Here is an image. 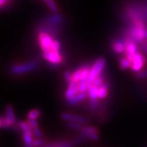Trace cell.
<instances>
[{
  "label": "cell",
  "instance_id": "obj_1",
  "mask_svg": "<svg viewBox=\"0 0 147 147\" xmlns=\"http://www.w3.org/2000/svg\"><path fill=\"white\" fill-rule=\"evenodd\" d=\"M40 65L39 59H34L32 61L26 62V63H17L13 65L10 69L11 74L18 76V75L26 74L32 71L36 70Z\"/></svg>",
  "mask_w": 147,
  "mask_h": 147
},
{
  "label": "cell",
  "instance_id": "obj_2",
  "mask_svg": "<svg viewBox=\"0 0 147 147\" xmlns=\"http://www.w3.org/2000/svg\"><path fill=\"white\" fill-rule=\"evenodd\" d=\"M106 65L107 60L104 57L98 58L94 62L93 64L91 67L90 76H89V78H88V82L90 84H92V83L97 78V77H98L101 73H103Z\"/></svg>",
  "mask_w": 147,
  "mask_h": 147
},
{
  "label": "cell",
  "instance_id": "obj_3",
  "mask_svg": "<svg viewBox=\"0 0 147 147\" xmlns=\"http://www.w3.org/2000/svg\"><path fill=\"white\" fill-rule=\"evenodd\" d=\"M38 43H39L42 52H47L51 49L54 37H53L50 34L43 32H38Z\"/></svg>",
  "mask_w": 147,
  "mask_h": 147
},
{
  "label": "cell",
  "instance_id": "obj_4",
  "mask_svg": "<svg viewBox=\"0 0 147 147\" xmlns=\"http://www.w3.org/2000/svg\"><path fill=\"white\" fill-rule=\"evenodd\" d=\"M125 40L126 45H125V56L130 60L132 62L134 57L135 55L139 52V48H138V44L130 38H127Z\"/></svg>",
  "mask_w": 147,
  "mask_h": 147
},
{
  "label": "cell",
  "instance_id": "obj_5",
  "mask_svg": "<svg viewBox=\"0 0 147 147\" xmlns=\"http://www.w3.org/2000/svg\"><path fill=\"white\" fill-rule=\"evenodd\" d=\"M43 58H44L49 63H52L55 65H59L63 61V57L60 52L50 50L47 52H43Z\"/></svg>",
  "mask_w": 147,
  "mask_h": 147
},
{
  "label": "cell",
  "instance_id": "obj_6",
  "mask_svg": "<svg viewBox=\"0 0 147 147\" xmlns=\"http://www.w3.org/2000/svg\"><path fill=\"white\" fill-rule=\"evenodd\" d=\"M146 64V58L141 52H138L134 57L132 62H131V69L134 73H138L143 69Z\"/></svg>",
  "mask_w": 147,
  "mask_h": 147
},
{
  "label": "cell",
  "instance_id": "obj_7",
  "mask_svg": "<svg viewBox=\"0 0 147 147\" xmlns=\"http://www.w3.org/2000/svg\"><path fill=\"white\" fill-rule=\"evenodd\" d=\"M125 45L126 42L125 40L122 37H118V38H113L110 41V47L112 50L115 52L116 54H125Z\"/></svg>",
  "mask_w": 147,
  "mask_h": 147
},
{
  "label": "cell",
  "instance_id": "obj_8",
  "mask_svg": "<svg viewBox=\"0 0 147 147\" xmlns=\"http://www.w3.org/2000/svg\"><path fill=\"white\" fill-rule=\"evenodd\" d=\"M60 117L66 122H76V123H83V124H87L90 122V119L82 116L75 115V114H70L63 112L60 114Z\"/></svg>",
  "mask_w": 147,
  "mask_h": 147
},
{
  "label": "cell",
  "instance_id": "obj_9",
  "mask_svg": "<svg viewBox=\"0 0 147 147\" xmlns=\"http://www.w3.org/2000/svg\"><path fill=\"white\" fill-rule=\"evenodd\" d=\"M79 93V82H72L68 84L67 90L65 93V97L66 99H71V97L75 96Z\"/></svg>",
  "mask_w": 147,
  "mask_h": 147
},
{
  "label": "cell",
  "instance_id": "obj_10",
  "mask_svg": "<svg viewBox=\"0 0 147 147\" xmlns=\"http://www.w3.org/2000/svg\"><path fill=\"white\" fill-rule=\"evenodd\" d=\"M5 117L11 125H14L17 123L14 108L11 105H8L5 107Z\"/></svg>",
  "mask_w": 147,
  "mask_h": 147
},
{
  "label": "cell",
  "instance_id": "obj_11",
  "mask_svg": "<svg viewBox=\"0 0 147 147\" xmlns=\"http://www.w3.org/2000/svg\"><path fill=\"white\" fill-rule=\"evenodd\" d=\"M86 93H78L73 97H71V99H67V104L71 106H75L83 101L86 99Z\"/></svg>",
  "mask_w": 147,
  "mask_h": 147
},
{
  "label": "cell",
  "instance_id": "obj_12",
  "mask_svg": "<svg viewBox=\"0 0 147 147\" xmlns=\"http://www.w3.org/2000/svg\"><path fill=\"white\" fill-rule=\"evenodd\" d=\"M109 87H110V84L107 81H105L102 85L99 87L98 90V96L99 99H104L107 97Z\"/></svg>",
  "mask_w": 147,
  "mask_h": 147
},
{
  "label": "cell",
  "instance_id": "obj_13",
  "mask_svg": "<svg viewBox=\"0 0 147 147\" xmlns=\"http://www.w3.org/2000/svg\"><path fill=\"white\" fill-rule=\"evenodd\" d=\"M33 136V132L23 133V143H24L25 147H34Z\"/></svg>",
  "mask_w": 147,
  "mask_h": 147
},
{
  "label": "cell",
  "instance_id": "obj_14",
  "mask_svg": "<svg viewBox=\"0 0 147 147\" xmlns=\"http://www.w3.org/2000/svg\"><path fill=\"white\" fill-rule=\"evenodd\" d=\"M119 68L122 70H125L131 67V61L129 58H127L126 56L125 57H121L119 59Z\"/></svg>",
  "mask_w": 147,
  "mask_h": 147
},
{
  "label": "cell",
  "instance_id": "obj_15",
  "mask_svg": "<svg viewBox=\"0 0 147 147\" xmlns=\"http://www.w3.org/2000/svg\"><path fill=\"white\" fill-rule=\"evenodd\" d=\"M17 127L19 128L20 131L21 132H33V129L30 125L28 123V122L24 121H20L17 124Z\"/></svg>",
  "mask_w": 147,
  "mask_h": 147
},
{
  "label": "cell",
  "instance_id": "obj_16",
  "mask_svg": "<svg viewBox=\"0 0 147 147\" xmlns=\"http://www.w3.org/2000/svg\"><path fill=\"white\" fill-rule=\"evenodd\" d=\"M84 64L80 66L77 69H75L72 73V80L74 82H80L81 79V76H82Z\"/></svg>",
  "mask_w": 147,
  "mask_h": 147
},
{
  "label": "cell",
  "instance_id": "obj_17",
  "mask_svg": "<svg viewBox=\"0 0 147 147\" xmlns=\"http://www.w3.org/2000/svg\"><path fill=\"white\" fill-rule=\"evenodd\" d=\"M98 88L96 86L92 84L90 88L88 90V95L90 97V100H97L98 99Z\"/></svg>",
  "mask_w": 147,
  "mask_h": 147
},
{
  "label": "cell",
  "instance_id": "obj_18",
  "mask_svg": "<svg viewBox=\"0 0 147 147\" xmlns=\"http://www.w3.org/2000/svg\"><path fill=\"white\" fill-rule=\"evenodd\" d=\"M80 134L83 138L89 139V140H94V141H96V140H99V135L98 133H90L80 131Z\"/></svg>",
  "mask_w": 147,
  "mask_h": 147
},
{
  "label": "cell",
  "instance_id": "obj_19",
  "mask_svg": "<svg viewBox=\"0 0 147 147\" xmlns=\"http://www.w3.org/2000/svg\"><path fill=\"white\" fill-rule=\"evenodd\" d=\"M41 115V111L40 109H32V110L29 111L27 114V119H37L38 118H39Z\"/></svg>",
  "mask_w": 147,
  "mask_h": 147
},
{
  "label": "cell",
  "instance_id": "obj_20",
  "mask_svg": "<svg viewBox=\"0 0 147 147\" xmlns=\"http://www.w3.org/2000/svg\"><path fill=\"white\" fill-rule=\"evenodd\" d=\"M66 125H67L68 128H70V129H74V130L80 131L82 130L83 128L84 125H85V124H83V123H76V122H67Z\"/></svg>",
  "mask_w": 147,
  "mask_h": 147
},
{
  "label": "cell",
  "instance_id": "obj_21",
  "mask_svg": "<svg viewBox=\"0 0 147 147\" xmlns=\"http://www.w3.org/2000/svg\"><path fill=\"white\" fill-rule=\"evenodd\" d=\"M45 2H46V5H47V7H49V9L52 11L53 13L59 12V7H58L57 5L53 0H46Z\"/></svg>",
  "mask_w": 147,
  "mask_h": 147
},
{
  "label": "cell",
  "instance_id": "obj_22",
  "mask_svg": "<svg viewBox=\"0 0 147 147\" xmlns=\"http://www.w3.org/2000/svg\"><path fill=\"white\" fill-rule=\"evenodd\" d=\"M91 86L92 84H90L88 81L87 82H79V93H86Z\"/></svg>",
  "mask_w": 147,
  "mask_h": 147
},
{
  "label": "cell",
  "instance_id": "obj_23",
  "mask_svg": "<svg viewBox=\"0 0 147 147\" xmlns=\"http://www.w3.org/2000/svg\"><path fill=\"white\" fill-rule=\"evenodd\" d=\"M100 107V102L98 100H90L88 105V108L90 109L91 111H96Z\"/></svg>",
  "mask_w": 147,
  "mask_h": 147
},
{
  "label": "cell",
  "instance_id": "obj_24",
  "mask_svg": "<svg viewBox=\"0 0 147 147\" xmlns=\"http://www.w3.org/2000/svg\"><path fill=\"white\" fill-rule=\"evenodd\" d=\"M82 138L77 139V140H74V141H65L58 147H73V146L75 145V144H79V143H81V142L83 141Z\"/></svg>",
  "mask_w": 147,
  "mask_h": 147
},
{
  "label": "cell",
  "instance_id": "obj_25",
  "mask_svg": "<svg viewBox=\"0 0 147 147\" xmlns=\"http://www.w3.org/2000/svg\"><path fill=\"white\" fill-rule=\"evenodd\" d=\"M104 82H105V76H104V73H101L98 77H97V78L94 81L92 84L96 86V87H98V88H99L101 85H102L103 83H104Z\"/></svg>",
  "mask_w": 147,
  "mask_h": 147
},
{
  "label": "cell",
  "instance_id": "obj_26",
  "mask_svg": "<svg viewBox=\"0 0 147 147\" xmlns=\"http://www.w3.org/2000/svg\"><path fill=\"white\" fill-rule=\"evenodd\" d=\"M11 125L9 123V122L8 121V119H6L5 117L2 116V117H1V119H0V127H1V129H9L10 127H11Z\"/></svg>",
  "mask_w": 147,
  "mask_h": 147
},
{
  "label": "cell",
  "instance_id": "obj_27",
  "mask_svg": "<svg viewBox=\"0 0 147 147\" xmlns=\"http://www.w3.org/2000/svg\"><path fill=\"white\" fill-rule=\"evenodd\" d=\"M82 131H86V132H90V133H98V129L96 127L94 126H90V125H84Z\"/></svg>",
  "mask_w": 147,
  "mask_h": 147
},
{
  "label": "cell",
  "instance_id": "obj_28",
  "mask_svg": "<svg viewBox=\"0 0 147 147\" xmlns=\"http://www.w3.org/2000/svg\"><path fill=\"white\" fill-rule=\"evenodd\" d=\"M50 50L56 51V52H60L61 50V43L58 40L54 39L53 43L52 44V47H51V49Z\"/></svg>",
  "mask_w": 147,
  "mask_h": 147
},
{
  "label": "cell",
  "instance_id": "obj_29",
  "mask_svg": "<svg viewBox=\"0 0 147 147\" xmlns=\"http://www.w3.org/2000/svg\"><path fill=\"white\" fill-rule=\"evenodd\" d=\"M63 76L65 82H67L68 84H71V83L74 82L72 80V73H71L70 71H65V73H64Z\"/></svg>",
  "mask_w": 147,
  "mask_h": 147
},
{
  "label": "cell",
  "instance_id": "obj_30",
  "mask_svg": "<svg viewBox=\"0 0 147 147\" xmlns=\"http://www.w3.org/2000/svg\"><path fill=\"white\" fill-rule=\"evenodd\" d=\"M46 144V140H43L42 138H38L36 140H33L34 147H41Z\"/></svg>",
  "mask_w": 147,
  "mask_h": 147
},
{
  "label": "cell",
  "instance_id": "obj_31",
  "mask_svg": "<svg viewBox=\"0 0 147 147\" xmlns=\"http://www.w3.org/2000/svg\"><path fill=\"white\" fill-rule=\"evenodd\" d=\"M33 135L36 138H43L44 136L43 133H42V131H41L39 127H37V128L33 129Z\"/></svg>",
  "mask_w": 147,
  "mask_h": 147
},
{
  "label": "cell",
  "instance_id": "obj_32",
  "mask_svg": "<svg viewBox=\"0 0 147 147\" xmlns=\"http://www.w3.org/2000/svg\"><path fill=\"white\" fill-rule=\"evenodd\" d=\"M136 77L138 79H144L147 78V69L141 70L136 73Z\"/></svg>",
  "mask_w": 147,
  "mask_h": 147
},
{
  "label": "cell",
  "instance_id": "obj_33",
  "mask_svg": "<svg viewBox=\"0 0 147 147\" xmlns=\"http://www.w3.org/2000/svg\"><path fill=\"white\" fill-rule=\"evenodd\" d=\"M65 141V140H58V141L53 142V143H52V144H46L41 147H58L59 146L61 145V144Z\"/></svg>",
  "mask_w": 147,
  "mask_h": 147
},
{
  "label": "cell",
  "instance_id": "obj_34",
  "mask_svg": "<svg viewBox=\"0 0 147 147\" xmlns=\"http://www.w3.org/2000/svg\"><path fill=\"white\" fill-rule=\"evenodd\" d=\"M27 122L30 125V126L32 127V129H35V128H37L38 127V124L37 119H27Z\"/></svg>",
  "mask_w": 147,
  "mask_h": 147
},
{
  "label": "cell",
  "instance_id": "obj_35",
  "mask_svg": "<svg viewBox=\"0 0 147 147\" xmlns=\"http://www.w3.org/2000/svg\"><path fill=\"white\" fill-rule=\"evenodd\" d=\"M11 0H0V6L2 7V9L3 7H5V6L7 5L8 2H11Z\"/></svg>",
  "mask_w": 147,
  "mask_h": 147
},
{
  "label": "cell",
  "instance_id": "obj_36",
  "mask_svg": "<svg viewBox=\"0 0 147 147\" xmlns=\"http://www.w3.org/2000/svg\"><path fill=\"white\" fill-rule=\"evenodd\" d=\"M140 46H141V47H142V49H143L144 52H145L147 54V41H145V42L142 43Z\"/></svg>",
  "mask_w": 147,
  "mask_h": 147
},
{
  "label": "cell",
  "instance_id": "obj_37",
  "mask_svg": "<svg viewBox=\"0 0 147 147\" xmlns=\"http://www.w3.org/2000/svg\"><path fill=\"white\" fill-rule=\"evenodd\" d=\"M145 38H146V40H147V26H146V30H145Z\"/></svg>",
  "mask_w": 147,
  "mask_h": 147
},
{
  "label": "cell",
  "instance_id": "obj_38",
  "mask_svg": "<svg viewBox=\"0 0 147 147\" xmlns=\"http://www.w3.org/2000/svg\"><path fill=\"white\" fill-rule=\"evenodd\" d=\"M42 1H46V0H42Z\"/></svg>",
  "mask_w": 147,
  "mask_h": 147
},
{
  "label": "cell",
  "instance_id": "obj_39",
  "mask_svg": "<svg viewBox=\"0 0 147 147\" xmlns=\"http://www.w3.org/2000/svg\"><path fill=\"white\" fill-rule=\"evenodd\" d=\"M146 26H147V25H146Z\"/></svg>",
  "mask_w": 147,
  "mask_h": 147
}]
</instances>
